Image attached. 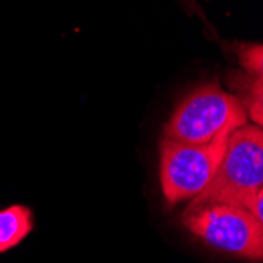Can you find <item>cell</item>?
I'll return each instance as SVG.
<instances>
[{
    "mask_svg": "<svg viewBox=\"0 0 263 263\" xmlns=\"http://www.w3.org/2000/svg\"><path fill=\"white\" fill-rule=\"evenodd\" d=\"M263 189V133L260 126L235 129L211 183L191 200L186 210L221 203L246 208Z\"/></svg>",
    "mask_w": 263,
    "mask_h": 263,
    "instance_id": "cell-1",
    "label": "cell"
},
{
    "mask_svg": "<svg viewBox=\"0 0 263 263\" xmlns=\"http://www.w3.org/2000/svg\"><path fill=\"white\" fill-rule=\"evenodd\" d=\"M248 112L235 95L210 82L191 91L164 128V139L181 143H208L246 125Z\"/></svg>",
    "mask_w": 263,
    "mask_h": 263,
    "instance_id": "cell-2",
    "label": "cell"
},
{
    "mask_svg": "<svg viewBox=\"0 0 263 263\" xmlns=\"http://www.w3.org/2000/svg\"><path fill=\"white\" fill-rule=\"evenodd\" d=\"M230 134H221L208 143L161 140L159 180L169 205L193 200L211 183L226 153Z\"/></svg>",
    "mask_w": 263,
    "mask_h": 263,
    "instance_id": "cell-3",
    "label": "cell"
},
{
    "mask_svg": "<svg viewBox=\"0 0 263 263\" xmlns=\"http://www.w3.org/2000/svg\"><path fill=\"white\" fill-rule=\"evenodd\" d=\"M183 226L218 251L251 261L263 258V224L241 206L213 203L186 210Z\"/></svg>",
    "mask_w": 263,
    "mask_h": 263,
    "instance_id": "cell-4",
    "label": "cell"
},
{
    "mask_svg": "<svg viewBox=\"0 0 263 263\" xmlns=\"http://www.w3.org/2000/svg\"><path fill=\"white\" fill-rule=\"evenodd\" d=\"M33 213L26 205L0 210V254L21 245L33 230Z\"/></svg>",
    "mask_w": 263,
    "mask_h": 263,
    "instance_id": "cell-5",
    "label": "cell"
},
{
    "mask_svg": "<svg viewBox=\"0 0 263 263\" xmlns=\"http://www.w3.org/2000/svg\"><path fill=\"white\" fill-rule=\"evenodd\" d=\"M232 85L236 91L235 97L240 100L245 110L249 112L251 120L261 126L263 109H261V76L236 74L232 79Z\"/></svg>",
    "mask_w": 263,
    "mask_h": 263,
    "instance_id": "cell-6",
    "label": "cell"
},
{
    "mask_svg": "<svg viewBox=\"0 0 263 263\" xmlns=\"http://www.w3.org/2000/svg\"><path fill=\"white\" fill-rule=\"evenodd\" d=\"M238 55H240V62L243 68L248 71L251 76H261L263 73V60H261V46H240L238 49Z\"/></svg>",
    "mask_w": 263,
    "mask_h": 263,
    "instance_id": "cell-7",
    "label": "cell"
},
{
    "mask_svg": "<svg viewBox=\"0 0 263 263\" xmlns=\"http://www.w3.org/2000/svg\"><path fill=\"white\" fill-rule=\"evenodd\" d=\"M245 210H248L258 222L263 224V189L258 191V193L246 203Z\"/></svg>",
    "mask_w": 263,
    "mask_h": 263,
    "instance_id": "cell-8",
    "label": "cell"
},
{
    "mask_svg": "<svg viewBox=\"0 0 263 263\" xmlns=\"http://www.w3.org/2000/svg\"><path fill=\"white\" fill-rule=\"evenodd\" d=\"M184 2H186V4H191V5H193V8L196 7V4H194V0H184Z\"/></svg>",
    "mask_w": 263,
    "mask_h": 263,
    "instance_id": "cell-9",
    "label": "cell"
}]
</instances>
